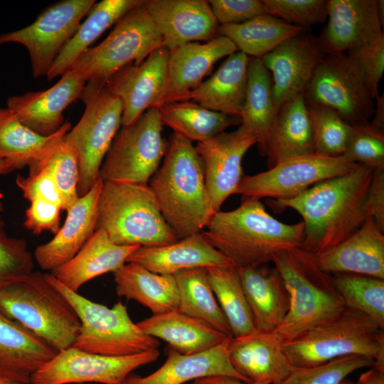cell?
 I'll list each match as a JSON object with an SVG mask.
<instances>
[{
    "mask_svg": "<svg viewBox=\"0 0 384 384\" xmlns=\"http://www.w3.org/2000/svg\"><path fill=\"white\" fill-rule=\"evenodd\" d=\"M373 169L358 164L341 176L321 181L289 199L267 202L277 211L290 208L303 218L301 247L319 255L356 231L367 216L366 197Z\"/></svg>",
    "mask_w": 384,
    "mask_h": 384,
    "instance_id": "1",
    "label": "cell"
},
{
    "mask_svg": "<svg viewBox=\"0 0 384 384\" xmlns=\"http://www.w3.org/2000/svg\"><path fill=\"white\" fill-rule=\"evenodd\" d=\"M206 228L202 233L208 241L240 268L266 265L277 252L300 247L304 225L283 223L260 199L242 196L238 208L214 213Z\"/></svg>",
    "mask_w": 384,
    "mask_h": 384,
    "instance_id": "2",
    "label": "cell"
},
{
    "mask_svg": "<svg viewBox=\"0 0 384 384\" xmlns=\"http://www.w3.org/2000/svg\"><path fill=\"white\" fill-rule=\"evenodd\" d=\"M149 186L178 240L202 232L214 214L203 161L192 142L176 133L171 135L164 162Z\"/></svg>",
    "mask_w": 384,
    "mask_h": 384,
    "instance_id": "3",
    "label": "cell"
},
{
    "mask_svg": "<svg viewBox=\"0 0 384 384\" xmlns=\"http://www.w3.org/2000/svg\"><path fill=\"white\" fill-rule=\"evenodd\" d=\"M289 295V308L275 331L284 341L324 324L346 308L332 276L319 268L316 255L296 247L277 252L272 259Z\"/></svg>",
    "mask_w": 384,
    "mask_h": 384,
    "instance_id": "4",
    "label": "cell"
},
{
    "mask_svg": "<svg viewBox=\"0 0 384 384\" xmlns=\"http://www.w3.org/2000/svg\"><path fill=\"white\" fill-rule=\"evenodd\" d=\"M282 347L293 367L359 356L384 370L383 329L368 316L347 307L334 319L284 341Z\"/></svg>",
    "mask_w": 384,
    "mask_h": 384,
    "instance_id": "5",
    "label": "cell"
},
{
    "mask_svg": "<svg viewBox=\"0 0 384 384\" xmlns=\"http://www.w3.org/2000/svg\"><path fill=\"white\" fill-rule=\"evenodd\" d=\"M0 311L58 352L73 346L80 330V321L73 306L39 272L0 287Z\"/></svg>",
    "mask_w": 384,
    "mask_h": 384,
    "instance_id": "6",
    "label": "cell"
},
{
    "mask_svg": "<svg viewBox=\"0 0 384 384\" xmlns=\"http://www.w3.org/2000/svg\"><path fill=\"white\" fill-rule=\"evenodd\" d=\"M97 229L104 230L119 245L153 247L179 240L164 220L149 185L104 181Z\"/></svg>",
    "mask_w": 384,
    "mask_h": 384,
    "instance_id": "7",
    "label": "cell"
},
{
    "mask_svg": "<svg viewBox=\"0 0 384 384\" xmlns=\"http://www.w3.org/2000/svg\"><path fill=\"white\" fill-rule=\"evenodd\" d=\"M45 276L66 297L78 316L80 330L73 347L109 356L132 355L159 348V340L144 334L132 321L121 302L109 308L70 290L50 273Z\"/></svg>",
    "mask_w": 384,
    "mask_h": 384,
    "instance_id": "8",
    "label": "cell"
},
{
    "mask_svg": "<svg viewBox=\"0 0 384 384\" xmlns=\"http://www.w3.org/2000/svg\"><path fill=\"white\" fill-rule=\"evenodd\" d=\"M161 46V35L143 0L115 24L105 39L80 55L69 68L79 73L87 85L101 87L124 66L141 63Z\"/></svg>",
    "mask_w": 384,
    "mask_h": 384,
    "instance_id": "9",
    "label": "cell"
},
{
    "mask_svg": "<svg viewBox=\"0 0 384 384\" xmlns=\"http://www.w3.org/2000/svg\"><path fill=\"white\" fill-rule=\"evenodd\" d=\"M80 99L85 112L77 124L65 135L78 159V195L86 194L100 179V169L112 142L122 126V105L107 85L84 87Z\"/></svg>",
    "mask_w": 384,
    "mask_h": 384,
    "instance_id": "10",
    "label": "cell"
},
{
    "mask_svg": "<svg viewBox=\"0 0 384 384\" xmlns=\"http://www.w3.org/2000/svg\"><path fill=\"white\" fill-rule=\"evenodd\" d=\"M162 127L156 107L148 109L132 124L121 126L103 160L100 178L103 181L148 185L168 148Z\"/></svg>",
    "mask_w": 384,
    "mask_h": 384,
    "instance_id": "11",
    "label": "cell"
},
{
    "mask_svg": "<svg viewBox=\"0 0 384 384\" xmlns=\"http://www.w3.org/2000/svg\"><path fill=\"white\" fill-rule=\"evenodd\" d=\"M304 97L306 105L332 108L351 126L370 122L375 110V100L358 68L346 53L325 55Z\"/></svg>",
    "mask_w": 384,
    "mask_h": 384,
    "instance_id": "12",
    "label": "cell"
},
{
    "mask_svg": "<svg viewBox=\"0 0 384 384\" xmlns=\"http://www.w3.org/2000/svg\"><path fill=\"white\" fill-rule=\"evenodd\" d=\"M95 4V0H62L52 4L31 24L1 34L0 45L16 43L25 46L33 77L46 76L58 53Z\"/></svg>",
    "mask_w": 384,
    "mask_h": 384,
    "instance_id": "13",
    "label": "cell"
},
{
    "mask_svg": "<svg viewBox=\"0 0 384 384\" xmlns=\"http://www.w3.org/2000/svg\"><path fill=\"white\" fill-rule=\"evenodd\" d=\"M358 164L343 156L331 157L315 153L301 156L265 171L243 176L235 193L257 199H289L321 181L347 174Z\"/></svg>",
    "mask_w": 384,
    "mask_h": 384,
    "instance_id": "14",
    "label": "cell"
},
{
    "mask_svg": "<svg viewBox=\"0 0 384 384\" xmlns=\"http://www.w3.org/2000/svg\"><path fill=\"white\" fill-rule=\"evenodd\" d=\"M158 348L123 356L80 351L73 346L58 351L31 378V384L97 383L122 384L135 369L156 361Z\"/></svg>",
    "mask_w": 384,
    "mask_h": 384,
    "instance_id": "15",
    "label": "cell"
},
{
    "mask_svg": "<svg viewBox=\"0 0 384 384\" xmlns=\"http://www.w3.org/2000/svg\"><path fill=\"white\" fill-rule=\"evenodd\" d=\"M169 49L161 46L141 63H129L106 83L122 105V126L132 124L145 111L164 103L168 83Z\"/></svg>",
    "mask_w": 384,
    "mask_h": 384,
    "instance_id": "16",
    "label": "cell"
},
{
    "mask_svg": "<svg viewBox=\"0 0 384 384\" xmlns=\"http://www.w3.org/2000/svg\"><path fill=\"white\" fill-rule=\"evenodd\" d=\"M257 143L256 136L240 124L210 139L197 143L196 149L204 167L205 181L210 208L220 210L224 201L235 194L243 177L242 161Z\"/></svg>",
    "mask_w": 384,
    "mask_h": 384,
    "instance_id": "17",
    "label": "cell"
},
{
    "mask_svg": "<svg viewBox=\"0 0 384 384\" xmlns=\"http://www.w3.org/2000/svg\"><path fill=\"white\" fill-rule=\"evenodd\" d=\"M324 56L317 37L306 31L287 39L260 58L271 74L277 111L304 95Z\"/></svg>",
    "mask_w": 384,
    "mask_h": 384,
    "instance_id": "18",
    "label": "cell"
},
{
    "mask_svg": "<svg viewBox=\"0 0 384 384\" xmlns=\"http://www.w3.org/2000/svg\"><path fill=\"white\" fill-rule=\"evenodd\" d=\"M327 18L317 37L325 55L346 53L384 36L377 0H328Z\"/></svg>",
    "mask_w": 384,
    "mask_h": 384,
    "instance_id": "19",
    "label": "cell"
},
{
    "mask_svg": "<svg viewBox=\"0 0 384 384\" xmlns=\"http://www.w3.org/2000/svg\"><path fill=\"white\" fill-rule=\"evenodd\" d=\"M85 84L86 80L79 73L69 68L56 84L46 90L9 97L7 108L26 127L48 137L64 124L63 111L80 97Z\"/></svg>",
    "mask_w": 384,
    "mask_h": 384,
    "instance_id": "20",
    "label": "cell"
},
{
    "mask_svg": "<svg viewBox=\"0 0 384 384\" xmlns=\"http://www.w3.org/2000/svg\"><path fill=\"white\" fill-rule=\"evenodd\" d=\"M284 341L276 331L255 330L232 336L228 343L230 364L245 382L276 384L293 368L283 349Z\"/></svg>",
    "mask_w": 384,
    "mask_h": 384,
    "instance_id": "21",
    "label": "cell"
},
{
    "mask_svg": "<svg viewBox=\"0 0 384 384\" xmlns=\"http://www.w3.org/2000/svg\"><path fill=\"white\" fill-rule=\"evenodd\" d=\"M146 6L169 50L218 36L219 24L208 1L147 0Z\"/></svg>",
    "mask_w": 384,
    "mask_h": 384,
    "instance_id": "22",
    "label": "cell"
},
{
    "mask_svg": "<svg viewBox=\"0 0 384 384\" xmlns=\"http://www.w3.org/2000/svg\"><path fill=\"white\" fill-rule=\"evenodd\" d=\"M101 178L67 210L64 224L49 242L38 246L34 258L43 270L51 272L71 260L96 230Z\"/></svg>",
    "mask_w": 384,
    "mask_h": 384,
    "instance_id": "23",
    "label": "cell"
},
{
    "mask_svg": "<svg viewBox=\"0 0 384 384\" xmlns=\"http://www.w3.org/2000/svg\"><path fill=\"white\" fill-rule=\"evenodd\" d=\"M316 262L329 274H357L384 279V230L368 216L346 239L316 255Z\"/></svg>",
    "mask_w": 384,
    "mask_h": 384,
    "instance_id": "24",
    "label": "cell"
},
{
    "mask_svg": "<svg viewBox=\"0 0 384 384\" xmlns=\"http://www.w3.org/2000/svg\"><path fill=\"white\" fill-rule=\"evenodd\" d=\"M237 50L235 44L222 36L206 42H190L169 50L168 83L164 104L178 102L203 82L218 60Z\"/></svg>",
    "mask_w": 384,
    "mask_h": 384,
    "instance_id": "25",
    "label": "cell"
},
{
    "mask_svg": "<svg viewBox=\"0 0 384 384\" xmlns=\"http://www.w3.org/2000/svg\"><path fill=\"white\" fill-rule=\"evenodd\" d=\"M230 337L207 351L182 354L169 346L166 360L156 370L146 376L129 374L122 384H184L212 376H227L244 381L235 370L228 357Z\"/></svg>",
    "mask_w": 384,
    "mask_h": 384,
    "instance_id": "26",
    "label": "cell"
},
{
    "mask_svg": "<svg viewBox=\"0 0 384 384\" xmlns=\"http://www.w3.org/2000/svg\"><path fill=\"white\" fill-rule=\"evenodd\" d=\"M150 272L174 275L198 267H234L231 261L216 250L202 232L159 247H140L127 259Z\"/></svg>",
    "mask_w": 384,
    "mask_h": 384,
    "instance_id": "27",
    "label": "cell"
},
{
    "mask_svg": "<svg viewBox=\"0 0 384 384\" xmlns=\"http://www.w3.org/2000/svg\"><path fill=\"white\" fill-rule=\"evenodd\" d=\"M236 269L255 330L275 331L289 308V295L281 275L265 265Z\"/></svg>",
    "mask_w": 384,
    "mask_h": 384,
    "instance_id": "28",
    "label": "cell"
},
{
    "mask_svg": "<svg viewBox=\"0 0 384 384\" xmlns=\"http://www.w3.org/2000/svg\"><path fill=\"white\" fill-rule=\"evenodd\" d=\"M58 351L0 311V375L31 384V376Z\"/></svg>",
    "mask_w": 384,
    "mask_h": 384,
    "instance_id": "29",
    "label": "cell"
},
{
    "mask_svg": "<svg viewBox=\"0 0 384 384\" xmlns=\"http://www.w3.org/2000/svg\"><path fill=\"white\" fill-rule=\"evenodd\" d=\"M139 245H119L113 242L102 229L95 231L79 252L50 274L73 292L87 282L124 265Z\"/></svg>",
    "mask_w": 384,
    "mask_h": 384,
    "instance_id": "30",
    "label": "cell"
},
{
    "mask_svg": "<svg viewBox=\"0 0 384 384\" xmlns=\"http://www.w3.org/2000/svg\"><path fill=\"white\" fill-rule=\"evenodd\" d=\"M250 57L237 50L215 73L178 101H192L207 109L240 118Z\"/></svg>",
    "mask_w": 384,
    "mask_h": 384,
    "instance_id": "31",
    "label": "cell"
},
{
    "mask_svg": "<svg viewBox=\"0 0 384 384\" xmlns=\"http://www.w3.org/2000/svg\"><path fill=\"white\" fill-rule=\"evenodd\" d=\"M314 154V135L304 95L277 111L265 144L268 169L295 157Z\"/></svg>",
    "mask_w": 384,
    "mask_h": 384,
    "instance_id": "32",
    "label": "cell"
},
{
    "mask_svg": "<svg viewBox=\"0 0 384 384\" xmlns=\"http://www.w3.org/2000/svg\"><path fill=\"white\" fill-rule=\"evenodd\" d=\"M137 324L144 334L164 341L168 346L185 355L207 351L233 336L178 309L153 314Z\"/></svg>",
    "mask_w": 384,
    "mask_h": 384,
    "instance_id": "33",
    "label": "cell"
},
{
    "mask_svg": "<svg viewBox=\"0 0 384 384\" xmlns=\"http://www.w3.org/2000/svg\"><path fill=\"white\" fill-rule=\"evenodd\" d=\"M113 274L119 297L135 300L153 314L178 309V291L174 275L156 274L132 262Z\"/></svg>",
    "mask_w": 384,
    "mask_h": 384,
    "instance_id": "34",
    "label": "cell"
},
{
    "mask_svg": "<svg viewBox=\"0 0 384 384\" xmlns=\"http://www.w3.org/2000/svg\"><path fill=\"white\" fill-rule=\"evenodd\" d=\"M143 0H102L95 3L85 20L63 46L53 63L46 77L51 80L61 75L75 59L89 48L107 29L116 24Z\"/></svg>",
    "mask_w": 384,
    "mask_h": 384,
    "instance_id": "35",
    "label": "cell"
},
{
    "mask_svg": "<svg viewBox=\"0 0 384 384\" xmlns=\"http://www.w3.org/2000/svg\"><path fill=\"white\" fill-rule=\"evenodd\" d=\"M272 87L271 74L262 60L250 57L240 119L241 124L256 136L258 150L262 156L264 155L265 144L277 113Z\"/></svg>",
    "mask_w": 384,
    "mask_h": 384,
    "instance_id": "36",
    "label": "cell"
},
{
    "mask_svg": "<svg viewBox=\"0 0 384 384\" xmlns=\"http://www.w3.org/2000/svg\"><path fill=\"white\" fill-rule=\"evenodd\" d=\"M307 30L267 14L240 24L219 25L218 35L230 39L248 57L262 58L287 39Z\"/></svg>",
    "mask_w": 384,
    "mask_h": 384,
    "instance_id": "37",
    "label": "cell"
},
{
    "mask_svg": "<svg viewBox=\"0 0 384 384\" xmlns=\"http://www.w3.org/2000/svg\"><path fill=\"white\" fill-rule=\"evenodd\" d=\"M163 125L190 142H203L241 124L239 117L207 109L192 101L165 103L158 107Z\"/></svg>",
    "mask_w": 384,
    "mask_h": 384,
    "instance_id": "38",
    "label": "cell"
},
{
    "mask_svg": "<svg viewBox=\"0 0 384 384\" xmlns=\"http://www.w3.org/2000/svg\"><path fill=\"white\" fill-rule=\"evenodd\" d=\"M71 127L65 121L55 133L43 137L22 124L9 109L0 107V159L13 161L23 169L48 154Z\"/></svg>",
    "mask_w": 384,
    "mask_h": 384,
    "instance_id": "39",
    "label": "cell"
},
{
    "mask_svg": "<svg viewBox=\"0 0 384 384\" xmlns=\"http://www.w3.org/2000/svg\"><path fill=\"white\" fill-rule=\"evenodd\" d=\"M178 310L215 329L232 336L231 330L213 292L207 269L198 267L175 274Z\"/></svg>",
    "mask_w": 384,
    "mask_h": 384,
    "instance_id": "40",
    "label": "cell"
},
{
    "mask_svg": "<svg viewBox=\"0 0 384 384\" xmlns=\"http://www.w3.org/2000/svg\"><path fill=\"white\" fill-rule=\"evenodd\" d=\"M210 284L233 336L255 331L236 267H207Z\"/></svg>",
    "mask_w": 384,
    "mask_h": 384,
    "instance_id": "41",
    "label": "cell"
},
{
    "mask_svg": "<svg viewBox=\"0 0 384 384\" xmlns=\"http://www.w3.org/2000/svg\"><path fill=\"white\" fill-rule=\"evenodd\" d=\"M332 280L346 307L365 314L384 329V279L341 273Z\"/></svg>",
    "mask_w": 384,
    "mask_h": 384,
    "instance_id": "42",
    "label": "cell"
},
{
    "mask_svg": "<svg viewBox=\"0 0 384 384\" xmlns=\"http://www.w3.org/2000/svg\"><path fill=\"white\" fill-rule=\"evenodd\" d=\"M314 135V153L337 157L343 156L351 125L331 107L306 105Z\"/></svg>",
    "mask_w": 384,
    "mask_h": 384,
    "instance_id": "43",
    "label": "cell"
},
{
    "mask_svg": "<svg viewBox=\"0 0 384 384\" xmlns=\"http://www.w3.org/2000/svg\"><path fill=\"white\" fill-rule=\"evenodd\" d=\"M32 165L45 166L50 171L63 197V210L67 211L79 198V164L73 148L63 139L45 156L28 164Z\"/></svg>",
    "mask_w": 384,
    "mask_h": 384,
    "instance_id": "44",
    "label": "cell"
},
{
    "mask_svg": "<svg viewBox=\"0 0 384 384\" xmlns=\"http://www.w3.org/2000/svg\"><path fill=\"white\" fill-rule=\"evenodd\" d=\"M372 359L351 356L306 367H293L282 380L276 384H340L354 371L375 367Z\"/></svg>",
    "mask_w": 384,
    "mask_h": 384,
    "instance_id": "45",
    "label": "cell"
},
{
    "mask_svg": "<svg viewBox=\"0 0 384 384\" xmlns=\"http://www.w3.org/2000/svg\"><path fill=\"white\" fill-rule=\"evenodd\" d=\"M343 156L373 170L384 169V131L370 122L351 126Z\"/></svg>",
    "mask_w": 384,
    "mask_h": 384,
    "instance_id": "46",
    "label": "cell"
},
{
    "mask_svg": "<svg viewBox=\"0 0 384 384\" xmlns=\"http://www.w3.org/2000/svg\"><path fill=\"white\" fill-rule=\"evenodd\" d=\"M0 213V287L23 280L34 268L26 240L8 237Z\"/></svg>",
    "mask_w": 384,
    "mask_h": 384,
    "instance_id": "47",
    "label": "cell"
},
{
    "mask_svg": "<svg viewBox=\"0 0 384 384\" xmlns=\"http://www.w3.org/2000/svg\"><path fill=\"white\" fill-rule=\"evenodd\" d=\"M267 14L308 28L327 20L326 0H262Z\"/></svg>",
    "mask_w": 384,
    "mask_h": 384,
    "instance_id": "48",
    "label": "cell"
},
{
    "mask_svg": "<svg viewBox=\"0 0 384 384\" xmlns=\"http://www.w3.org/2000/svg\"><path fill=\"white\" fill-rule=\"evenodd\" d=\"M355 63L372 99L378 94V85L384 72V36L378 41L346 53Z\"/></svg>",
    "mask_w": 384,
    "mask_h": 384,
    "instance_id": "49",
    "label": "cell"
},
{
    "mask_svg": "<svg viewBox=\"0 0 384 384\" xmlns=\"http://www.w3.org/2000/svg\"><path fill=\"white\" fill-rule=\"evenodd\" d=\"M28 168V176L18 174L16 178V183L23 197L29 201L36 198L46 199L60 205L63 210V197L50 171L41 166L32 165Z\"/></svg>",
    "mask_w": 384,
    "mask_h": 384,
    "instance_id": "50",
    "label": "cell"
},
{
    "mask_svg": "<svg viewBox=\"0 0 384 384\" xmlns=\"http://www.w3.org/2000/svg\"><path fill=\"white\" fill-rule=\"evenodd\" d=\"M208 3L220 25L240 24L267 14L259 0H209Z\"/></svg>",
    "mask_w": 384,
    "mask_h": 384,
    "instance_id": "51",
    "label": "cell"
},
{
    "mask_svg": "<svg viewBox=\"0 0 384 384\" xmlns=\"http://www.w3.org/2000/svg\"><path fill=\"white\" fill-rule=\"evenodd\" d=\"M26 209L23 225L36 235L49 231L55 235L60 230L62 207L42 198L31 201Z\"/></svg>",
    "mask_w": 384,
    "mask_h": 384,
    "instance_id": "52",
    "label": "cell"
},
{
    "mask_svg": "<svg viewBox=\"0 0 384 384\" xmlns=\"http://www.w3.org/2000/svg\"><path fill=\"white\" fill-rule=\"evenodd\" d=\"M366 206L367 216L372 217L384 230V169L373 171Z\"/></svg>",
    "mask_w": 384,
    "mask_h": 384,
    "instance_id": "53",
    "label": "cell"
},
{
    "mask_svg": "<svg viewBox=\"0 0 384 384\" xmlns=\"http://www.w3.org/2000/svg\"><path fill=\"white\" fill-rule=\"evenodd\" d=\"M356 384H384V370L371 367L360 375Z\"/></svg>",
    "mask_w": 384,
    "mask_h": 384,
    "instance_id": "54",
    "label": "cell"
},
{
    "mask_svg": "<svg viewBox=\"0 0 384 384\" xmlns=\"http://www.w3.org/2000/svg\"><path fill=\"white\" fill-rule=\"evenodd\" d=\"M375 100V110L370 123L374 127L384 131V95H378Z\"/></svg>",
    "mask_w": 384,
    "mask_h": 384,
    "instance_id": "55",
    "label": "cell"
},
{
    "mask_svg": "<svg viewBox=\"0 0 384 384\" xmlns=\"http://www.w3.org/2000/svg\"><path fill=\"white\" fill-rule=\"evenodd\" d=\"M191 384H261L245 382L227 376H212L200 378L192 381Z\"/></svg>",
    "mask_w": 384,
    "mask_h": 384,
    "instance_id": "56",
    "label": "cell"
},
{
    "mask_svg": "<svg viewBox=\"0 0 384 384\" xmlns=\"http://www.w3.org/2000/svg\"><path fill=\"white\" fill-rule=\"evenodd\" d=\"M16 169H21V168L16 162L8 159H0V176L8 174ZM3 210V203L0 201V213Z\"/></svg>",
    "mask_w": 384,
    "mask_h": 384,
    "instance_id": "57",
    "label": "cell"
},
{
    "mask_svg": "<svg viewBox=\"0 0 384 384\" xmlns=\"http://www.w3.org/2000/svg\"><path fill=\"white\" fill-rule=\"evenodd\" d=\"M377 8H378V13L380 21L381 22V24L383 26V23H384V1L383 0H377Z\"/></svg>",
    "mask_w": 384,
    "mask_h": 384,
    "instance_id": "58",
    "label": "cell"
},
{
    "mask_svg": "<svg viewBox=\"0 0 384 384\" xmlns=\"http://www.w3.org/2000/svg\"><path fill=\"white\" fill-rule=\"evenodd\" d=\"M0 384H26V383H21L14 381L5 376L0 375Z\"/></svg>",
    "mask_w": 384,
    "mask_h": 384,
    "instance_id": "59",
    "label": "cell"
},
{
    "mask_svg": "<svg viewBox=\"0 0 384 384\" xmlns=\"http://www.w3.org/2000/svg\"><path fill=\"white\" fill-rule=\"evenodd\" d=\"M340 384H356V383H353L351 380L346 378L344 380H343Z\"/></svg>",
    "mask_w": 384,
    "mask_h": 384,
    "instance_id": "60",
    "label": "cell"
},
{
    "mask_svg": "<svg viewBox=\"0 0 384 384\" xmlns=\"http://www.w3.org/2000/svg\"><path fill=\"white\" fill-rule=\"evenodd\" d=\"M85 384H87V383H85Z\"/></svg>",
    "mask_w": 384,
    "mask_h": 384,
    "instance_id": "61",
    "label": "cell"
}]
</instances>
